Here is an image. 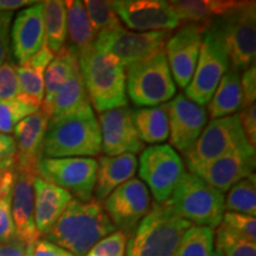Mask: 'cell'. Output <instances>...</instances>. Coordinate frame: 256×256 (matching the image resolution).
<instances>
[{
	"mask_svg": "<svg viewBox=\"0 0 256 256\" xmlns=\"http://www.w3.org/2000/svg\"><path fill=\"white\" fill-rule=\"evenodd\" d=\"M38 174L28 170H16V179L11 194V211L16 236L28 247L40 238L34 222V182Z\"/></svg>",
	"mask_w": 256,
	"mask_h": 256,
	"instance_id": "18",
	"label": "cell"
},
{
	"mask_svg": "<svg viewBox=\"0 0 256 256\" xmlns=\"http://www.w3.org/2000/svg\"><path fill=\"white\" fill-rule=\"evenodd\" d=\"M133 120L142 142L159 144L168 139V116L166 104L136 110L133 112Z\"/></svg>",
	"mask_w": 256,
	"mask_h": 256,
	"instance_id": "29",
	"label": "cell"
},
{
	"mask_svg": "<svg viewBox=\"0 0 256 256\" xmlns=\"http://www.w3.org/2000/svg\"><path fill=\"white\" fill-rule=\"evenodd\" d=\"M0 168H16L14 139L2 133H0Z\"/></svg>",
	"mask_w": 256,
	"mask_h": 256,
	"instance_id": "44",
	"label": "cell"
},
{
	"mask_svg": "<svg viewBox=\"0 0 256 256\" xmlns=\"http://www.w3.org/2000/svg\"><path fill=\"white\" fill-rule=\"evenodd\" d=\"M179 22L209 28L217 18L236 11L246 2L236 0H180L168 2Z\"/></svg>",
	"mask_w": 256,
	"mask_h": 256,
	"instance_id": "23",
	"label": "cell"
},
{
	"mask_svg": "<svg viewBox=\"0 0 256 256\" xmlns=\"http://www.w3.org/2000/svg\"><path fill=\"white\" fill-rule=\"evenodd\" d=\"M222 222L228 226L234 232H238L240 235L244 236L249 241L256 242V220L255 217L244 215V214L226 211L224 212Z\"/></svg>",
	"mask_w": 256,
	"mask_h": 256,
	"instance_id": "39",
	"label": "cell"
},
{
	"mask_svg": "<svg viewBox=\"0 0 256 256\" xmlns=\"http://www.w3.org/2000/svg\"><path fill=\"white\" fill-rule=\"evenodd\" d=\"M211 26L216 28L226 44L232 68L244 72L255 63V2H246L242 8L214 20Z\"/></svg>",
	"mask_w": 256,
	"mask_h": 256,
	"instance_id": "8",
	"label": "cell"
},
{
	"mask_svg": "<svg viewBox=\"0 0 256 256\" xmlns=\"http://www.w3.org/2000/svg\"><path fill=\"white\" fill-rule=\"evenodd\" d=\"M31 247H32V246H31ZM31 247L28 248V256H31Z\"/></svg>",
	"mask_w": 256,
	"mask_h": 256,
	"instance_id": "51",
	"label": "cell"
},
{
	"mask_svg": "<svg viewBox=\"0 0 256 256\" xmlns=\"http://www.w3.org/2000/svg\"><path fill=\"white\" fill-rule=\"evenodd\" d=\"M16 179V168H0V198L11 194Z\"/></svg>",
	"mask_w": 256,
	"mask_h": 256,
	"instance_id": "48",
	"label": "cell"
},
{
	"mask_svg": "<svg viewBox=\"0 0 256 256\" xmlns=\"http://www.w3.org/2000/svg\"><path fill=\"white\" fill-rule=\"evenodd\" d=\"M243 108L255 104L256 100V68L255 63L243 72L241 76Z\"/></svg>",
	"mask_w": 256,
	"mask_h": 256,
	"instance_id": "41",
	"label": "cell"
},
{
	"mask_svg": "<svg viewBox=\"0 0 256 256\" xmlns=\"http://www.w3.org/2000/svg\"><path fill=\"white\" fill-rule=\"evenodd\" d=\"M40 110V108L34 107L18 98L8 101H0V133L8 136L14 132V127L22 120Z\"/></svg>",
	"mask_w": 256,
	"mask_h": 256,
	"instance_id": "36",
	"label": "cell"
},
{
	"mask_svg": "<svg viewBox=\"0 0 256 256\" xmlns=\"http://www.w3.org/2000/svg\"><path fill=\"white\" fill-rule=\"evenodd\" d=\"M128 236L122 232H114L98 242L84 256H126Z\"/></svg>",
	"mask_w": 256,
	"mask_h": 256,
	"instance_id": "37",
	"label": "cell"
},
{
	"mask_svg": "<svg viewBox=\"0 0 256 256\" xmlns=\"http://www.w3.org/2000/svg\"><path fill=\"white\" fill-rule=\"evenodd\" d=\"M78 68V55L72 48L64 46L60 52L54 57L44 72V98L40 110L51 119V107L56 92L60 86L68 80L72 72Z\"/></svg>",
	"mask_w": 256,
	"mask_h": 256,
	"instance_id": "25",
	"label": "cell"
},
{
	"mask_svg": "<svg viewBox=\"0 0 256 256\" xmlns=\"http://www.w3.org/2000/svg\"><path fill=\"white\" fill-rule=\"evenodd\" d=\"M31 256H75L48 240H38L31 247Z\"/></svg>",
	"mask_w": 256,
	"mask_h": 256,
	"instance_id": "45",
	"label": "cell"
},
{
	"mask_svg": "<svg viewBox=\"0 0 256 256\" xmlns=\"http://www.w3.org/2000/svg\"><path fill=\"white\" fill-rule=\"evenodd\" d=\"M34 222L40 235H46L74 197L64 188L40 177L34 178Z\"/></svg>",
	"mask_w": 256,
	"mask_h": 256,
	"instance_id": "22",
	"label": "cell"
},
{
	"mask_svg": "<svg viewBox=\"0 0 256 256\" xmlns=\"http://www.w3.org/2000/svg\"><path fill=\"white\" fill-rule=\"evenodd\" d=\"M38 177L68 191L76 200L92 198L98 160L94 158H42L37 166Z\"/></svg>",
	"mask_w": 256,
	"mask_h": 256,
	"instance_id": "11",
	"label": "cell"
},
{
	"mask_svg": "<svg viewBox=\"0 0 256 256\" xmlns=\"http://www.w3.org/2000/svg\"><path fill=\"white\" fill-rule=\"evenodd\" d=\"M89 102L98 112L127 107L126 68L110 54H102L89 46L76 54Z\"/></svg>",
	"mask_w": 256,
	"mask_h": 256,
	"instance_id": "2",
	"label": "cell"
},
{
	"mask_svg": "<svg viewBox=\"0 0 256 256\" xmlns=\"http://www.w3.org/2000/svg\"><path fill=\"white\" fill-rule=\"evenodd\" d=\"M50 118L40 110L22 120L14 127L16 170L37 172L40 160L43 158V142Z\"/></svg>",
	"mask_w": 256,
	"mask_h": 256,
	"instance_id": "20",
	"label": "cell"
},
{
	"mask_svg": "<svg viewBox=\"0 0 256 256\" xmlns=\"http://www.w3.org/2000/svg\"><path fill=\"white\" fill-rule=\"evenodd\" d=\"M212 256H222V255H220V252H217V250H215V252H214V254H212Z\"/></svg>",
	"mask_w": 256,
	"mask_h": 256,
	"instance_id": "50",
	"label": "cell"
},
{
	"mask_svg": "<svg viewBox=\"0 0 256 256\" xmlns=\"http://www.w3.org/2000/svg\"><path fill=\"white\" fill-rule=\"evenodd\" d=\"M36 4L31 0H0V12H12L14 10Z\"/></svg>",
	"mask_w": 256,
	"mask_h": 256,
	"instance_id": "49",
	"label": "cell"
},
{
	"mask_svg": "<svg viewBox=\"0 0 256 256\" xmlns=\"http://www.w3.org/2000/svg\"><path fill=\"white\" fill-rule=\"evenodd\" d=\"M43 5L44 23V46L54 55L66 46V2L48 0Z\"/></svg>",
	"mask_w": 256,
	"mask_h": 256,
	"instance_id": "30",
	"label": "cell"
},
{
	"mask_svg": "<svg viewBox=\"0 0 256 256\" xmlns=\"http://www.w3.org/2000/svg\"><path fill=\"white\" fill-rule=\"evenodd\" d=\"M11 194L0 198V243L17 238L12 218Z\"/></svg>",
	"mask_w": 256,
	"mask_h": 256,
	"instance_id": "40",
	"label": "cell"
},
{
	"mask_svg": "<svg viewBox=\"0 0 256 256\" xmlns=\"http://www.w3.org/2000/svg\"><path fill=\"white\" fill-rule=\"evenodd\" d=\"M101 132L90 106L51 119L43 142V158H78L100 154Z\"/></svg>",
	"mask_w": 256,
	"mask_h": 256,
	"instance_id": "3",
	"label": "cell"
},
{
	"mask_svg": "<svg viewBox=\"0 0 256 256\" xmlns=\"http://www.w3.org/2000/svg\"><path fill=\"white\" fill-rule=\"evenodd\" d=\"M113 8L120 20L140 32L172 31L180 26L174 10L162 0H119L113 2Z\"/></svg>",
	"mask_w": 256,
	"mask_h": 256,
	"instance_id": "16",
	"label": "cell"
},
{
	"mask_svg": "<svg viewBox=\"0 0 256 256\" xmlns=\"http://www.w3.org/2000/svg\"><path fill=\"white\" fill-rule=\"evenodd\" d=\"M184 174L183 159L170 145L147 147L140 156V178L148 185L156 203H164L171 197Z\"/></svg>",
	"mask_w": 256,
	"mask_h": 256,
	"instance_id": "12",
	"label": "cell"
},
{
	"mask_svg": "<svg viewBox=\"0 0 256 256\" xmlns=\"http://www.w3.org/2000/svg\"><path fill=\"white\" fill-rule=\"evenodd\" d=\"M10 38H11L12 54L20 66L42 49V46H44L42 2L28 6L16 16Z\"/></svg>",
	"mask_w": 256,
	"mask_h": 256,
	"instance_id": "21",
	"label": "cell"
},
{
	"mask_svg": "<svg viewBox=\"0 0 256 256\" xmlns=\"http://www.w3.org/2000/svg\"><path fill=\"white\" fill-rule=\"evenodd\" d=\"M88 106H90V102L78 66L72 75L57 90L51 107V119H58L66 115L78 113Z\"/></svg>",
	"mask_w": 256,
	"mask_h": 256,
	"instance_id": "27",
	"label": "cell"
},
{
	"mask_svg": "<svg viewBox=\"0 0 256 256\" xmlns=\"http://www.w3.org/2000/svg\"><path fill=\"white\" fill-rule=\"evenodd\" d=\"M224 200V194L186 171L168 200L176 212L188 222L211 229L222 223Z\"/></svg>",
	"mask_w": 256,
	"mask_h": 256,
	"instance_id": "5",
	"label": "cell"
},
{
	"mask_svg": "<svg viewBox=\"0 0 256 256\" xmlns=\"http://www.w3.org/2000/svg\"><path fill=\"white\" fill-rule=\"evenodd\" d=\"M168 116V139L176 150L185 156L206 128V110L203 106L178 94L166 104Z\"/></svg>",
	"mask_w": 256,
	"mask_h": 256,
	"instance_id": "15",
	"label": "cell"
},
{
	"mask_svg": "<svg viewBox=\"0 0 256 256\" xmlns=\"http://www.w3.org/2000/svg\"><path fill=\"white\" fill-rule=\"evenodd\" d=\"M242 150H255L249 145L243 133L238 114L211 120L203 132L185 154L186 165L194 172L220 156Z\"/></svg>",
	"mask_w": 256,
	"mask_h": 256,
	"instance_id": "7",
	"label": "cell"
},
{
	"mask_svg": "<svg viewBox=\"0 0 256 256\" xmlns=\"http://www.w3.org/2000/svg\"><path fill=\"white\" fill-rule=\"evenodd\" d=\"M104 209L115 228L127 236L132 235L151 209L148 188L140 179H130L106 198Z\"/></svg>",
	"mask_w": 256,
	"mask_h": 256,
	"instance_id": "13",
	"label": "cell"
},
{
	"mask_svg": "<svg viewBox=\"0 0 256 256\" xmlns=\"http://www.w3.org/2000/svg\"><path fill=\"white\" fill-rule=\"evenodd\" d=\"M243 107L241 75L236 69L229 68L217 86L212 98L208 104L211 119H220L234 115Z\"/></svg>",
	"mask_w": 256,
	"mask_h": 256,
	"instance_id": "26",
	"label": "cell"
},
{
	"mask_svg": "<svg viewBox=\"0 0 256 256\" xmlns=\"http://www.w3.org/2000/svg\"><path fill=\"white\" fill-rule=\"evenodd\" d=\"M28 248L18 238L0 243V256H28Z\"/></svg>",
	"mask_w": 256,
	"mask_h": 256,
	"instance_id": "47",
	"label": "cell"
},
{
	"mask_svg": "<svg viewBox=\"0 0 256 256\" xmlns=\"http://www.w3.org/2000/svg\"><path fill=\"white\" fill-rule=\"evenodd\" d=\"M116 232L101 202L72 198L46 234L48 241L75 256H84L98 242Z\"/></svg>",
	"mask_w": 256,
	"mask_h": 256,
	"instance_id": "1",
	"label": "cell"
},
{
	"mask_svg": "<svg viewBox=\"0 0 256 256\" xmlns=\"http://www.w3.org/2000/svg\"><path fill=\"white\" fill-rule=\"evenodd\" d=\"M101 132V150L107 156L136 154L144 148L136 132L133 112L128 107L114 108L98 114Z\"/></svg>",
	"mask_w": 256,
	"mask_h": 256,
	"instance_id": "17",
	"label": "cell"
},
{
	"mask_svg": "<svg viewBox=\"0 0 256 256\" xmlns=\"http://www.w3.org/2000/svg\"><path fill=\"white\" fill-rule=\"evenodd\" d=\"M171 34V31L134 32L119 26L100 32L92 43V48L98 52L118 57L127 68L165 51Z\"/></svg>",
	"mask_w": 256,
	"mask_h": 256,
	"instance_id": "10",
	"label": "cell"
},
{
	"mask_svg": "<svg viewBox=\"0 0 256 256\" xmlns=\"http://www.w3.org/2000/svg\"><path fill=\"white\" fill-rule=\"evenodd\" d=\"M255 160V150H242L220 156L191 174L224 194L242 179L254 174Z\"/></svg>",
	"mask_w": 256,
	"mask_h": 256,
	"instance_id": "19",
	"label": "cell"
},
{
	"mask_svg": "<svg viewBox=\"0 0 256 256\" xmlns=\"http://www.w3.org/2000/svg\"><path fill=\"white\" fill-rule=\"evenodd\" d=\"M19 83L18 98L40 108L44 98V74L28 68L25 66H17Z\"/></svg>",
	"mask_w": 256,
	"mask_h": 256,
	"instance_id": "34",
	"label": "cell"
},
{
	"mask_svg": "<svg viewBox=\"0 0 256 256\" xmlns=\"http://www.w3.org/2000/svg\"><path fill=\"white\" fill-rule=\"evenodd\" d=\"M66 37H69V48L76 54L92 46L96 38V32L89 20L83 2L72 0L66 2Z\"/></svg>",
	"mask_w": 256,
	"mask_h": 256,
	"instance_id": "28",
	"label": "cell"
},
{
	"mask_svg": "<svg viewBox=\"0 0 256 256\" xmlns=\"http://www.w3.org/2000/svg\"><path fill=\"white\" fill-rule=\"evenodd\" d=\"M191 226L168 200L154 203L130 235L126 256H174Z\"/></svg>",
	"mask_w": 256,
	"mask_h": 256,
	"instance_id": "4",
	"label": "cell"
},
{
	"mask_svg": "<svg viewBox=\"0 0 256 256\" xmlns=\"http://www.w3.org/2000/svg\"><path fill=\"white\" fill-rule=\"evenodd\" d=\"M214 238V229L191 226L184 234L174 256H212Z\"/></svg>",
	"mask_w": 256,
	"mask_h": 256,
	"instance_id": "32",
	"label": "cell"
},
{
	"mask_svg": "<svg viewBox=\"0 0 256 256\" xmlns=\"http://www.w3.org/2000/svg\"><path fill=\"white\" fill-rule=\"evenodd\" d=\"M208 28L194 24H183L165 46L172 78L180 88H186L196 69L203 36Z\"/></svg>",
	"mask_w": 256,
	"mask_h": 256,
	"instance_id": "14",
	"label": "cell"
},
{
	"mask_svg": "<svg viewBox=\"0 0 256 256\" xmlns=\"http://www.w3.org/2000/svg\"><path fill=\"white\" fill-rule=\"evenodd\" d=\"M54 57H55V55H54L46 46H43L37 54H34L31 58H28L26 62L22 64V66H28V68H31L36 70V72L44 74L46 69L48 68V66L52 62Z\"/></svg>",
	"mask_w": 256,
	"mask_h": 256,
	"instance_id": "46",
	"label": "cell"
},
{
	"mask_svg": "<svg viewBox=\"0 0 256 256\" xmlns=\"http://www.w3.org/2000/svg\"><path fill=\"white\" fill-rule=\"evenodd\" d=\"M240 122H241L243 133L246 139L252 147L256 146V106L252 104L247 108H243L238 114Z\"/></svg>",
	"mask_w": 256,
	"mask_h": 256,
	"instance_id": "42",
	"label": "cell"
},
{
	"mask_svg": "<svg viewBox=\"0 0 256 256\" xmlns=\"http://www.w3.org/2000/svg\"><path fill=\"white\" fill-rule=\"evenodd\" d=\"M83 5L87 11L92 28L96 32V36L102 31L113 30L121 26V20L114 11L113 2L87 0L83 2Z\"/></svg>",
	"mask_w": 256,
	"mask_h": 256,
	"instance_id": "35",
	"label": "cell"
},
{
	"mask_svg": "<svg viewBox=\"0 0 256 256\" xmlns=\"http://www.w3.org/2000/svg\"><path fill=\"white\" fill-rule=\"evenodd\" d=\"M14 14L12 12H0V66L8 60L10 54V28H11Z\"/></svg>",
	"mask_w": 256,
	"mask_h": 256,
	"instance_id": "43",
	"label": "cell"
},
{
	"mask_svg": "<svg viewBox=\"0 0 256 256\" xmlns=\"http://www.w3.org/2000/svg\"><path fill=\"white\" fill-rule=\"evenodd\" d=\"M215 244L222 256H256V243L234 232L223 222L216 232Z\"/></svg>",
	"mask_w": 256,
	"mask_h": 256,
	"instance_id": "33",
	"label": "cell"
},
{
	"mask_svg": "<svg viewBox=\"0 0 256 256\" xmlns=\"http://www.w3.org/2000/svg\"><path fill=\"white\" fill-rule=\"evenodd\" d=\"M19 95V83L17 66L6 62L0 66V101H8L17 98Z\"/></svg>",
	"mask_w": 256,
	"mask_h": 256,
	"instance_id": "38",
	"label": "cell"
},
{
	"mask_svg": "<svg viewBox=\"0 0 256 256\" xmlns=\"http://www.w3.org/2000/svg\"><path fill=\"white\" fill-rule=\"evenodd\" d=\"M126 83L130 100L146 107H156L172 100L177 92L165 51L127 66Z\"/></svg>",
	"mask_w": 256,
	"mask_h": 256,
	"instance_id": "6",
	"label": "cell"
},
{
	"mask_svg": "<svg viewBox=\"0 0 256 256\" xmlns=\"http://www.w3.org/2000/svg\"><path fill=\"white\" fill-rule=\"evenodd\" d=\"M229 66L226 44L216 28L210 26L203 36L196 69L191 82L185 88V96L204 107L209 104Z\"/></svg>",
	"mask_w": 256,
	"mask_h": 256,
	"instance_id": "9",
	"label": "cell"
},
{
	"mask_svg": "<svg viewBox=\"0 0 256 256\" xmlns=\"http://www.w3.org/2000/svg\"><path fill=\"white\" fill-rule=\"evenodd\" d=\"M224 208L232 212L256 216V177L255 174L242 179L229 190Z\"/></svg>",
	"mask_w": 256,
	"mask_h": 256,
	"instance_id": "31",
	"label": "cell"
},
{
	"mask_svg": "<svg viewBox=\"0 0 256 256\" xmlns=\"http://www.w3.org/2000/svg\"><path fill=\"white\" fill-rule=\"evenodd\" d=\"M138 168L136 154L100 156L94 188L95 200H104L115 188L133 178Z\"/></svg>",
	"mask_w": 256,
	"mask_h": 256,
	"instance_id": "24",
	"label": "cell"
}]
</instances>
